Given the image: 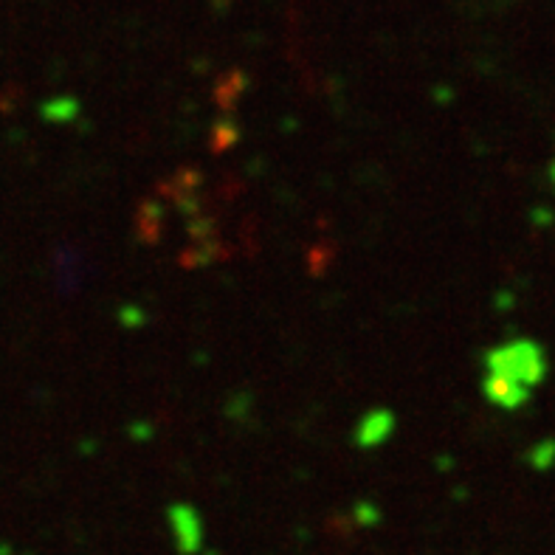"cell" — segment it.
I'll list each match as a JSON object with an SVG mask.
<instances>
[{
  "instance_id": "6da1fadb",
  "label": "cell",
  "mask_w": 555,
  "mask_h": 555,
  "mask_svg": "<svg viewBox=\"0 0 555 555\" xmlns=\"http://www.w3.org/2000/svg\"><path fill=\"white\" fill-rule=\"evenodd\" d=\"M488 367L490 372L505 375L510 380L522 383V387H533L544 375V358L536 345L530 341H514L494 353H488Z\"/></svg>"
},
{
  "instance_id": "5b68a950",
  "label": "cell",
  "mask_w": 555,
  "mask_h": 555,
  "mask_svg": "<svg viewBox=\"0 0 555 555\" xmlns=\"http://www.w3.org/2000/svg\"><path fill=\"white\" fill-rule=\"evenodd\" d=\"M74 113H76V102H71V99H54L42 108V116H46L49 121H66Z\"/></svg>"
},
{
  "instance_id": "277c9868",
  "label": "cell",
  "mask_w": 555,
  "mask_h": 555,
  "mask_svg": "<svg viewBox=\"0 0 555 555\" xmlns=\"http://www.w3.org/2000/svg\"><path fill=\"white\" fill-rule=\"evenodd\" d=\"M482 389L490 400L497 403V407H505V409H516L527 400V387H522V383L510 380L505 375H497V372H488Z\"/></svg>"
},
{
  "instance_id": "7a4b0ae2",
  "label": "cell",
  "mask_w": 555,
  "mask_h": 555,
  "mask_svg": "<svg viewBox=\"0 0 555 555\" xmlns=\"http://www.w3.org/2000/svg\"><path fill=\"white\" fill-rule=\"evenodd\" d=\"M169 524H173L175 544L181 555H195L203 547V524L195 507H189V505L169 507Z\"/></svg>"
},
{
  "instance_id": "3957f363",
  "label": "cell",
  "mask_w": 555,
  "mask_h": 555,
  "mask_svg": "<svg viewBox=\"0 0 555 555\" xmlns=\"http://www.w3.org/2000/svg\"><path fill=\"white\" fill-rule=\"evenodd\" d=\"M395 425H398V417L389 409H372V412H367L364 417H361L358 432H355V443L361 448L383 445L395 434Z\"/></svg>"
}]
</instances>
